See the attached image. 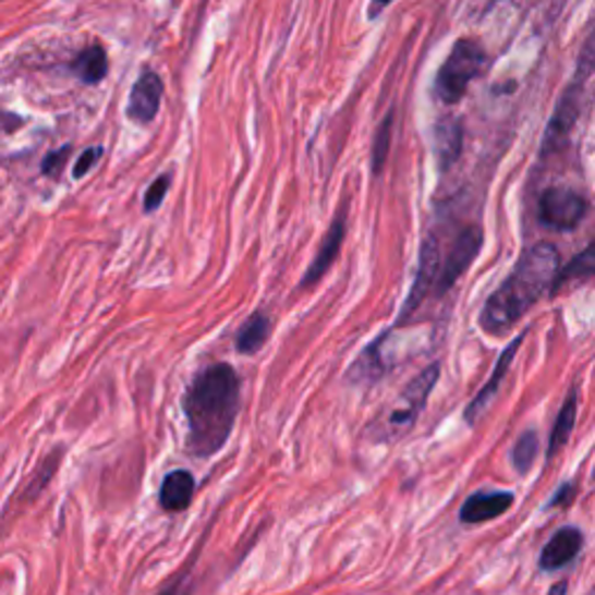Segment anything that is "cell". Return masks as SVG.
Returning a JSON list of instances; mask_svg holds the SVG:
<instances>
[{"instance_id":"6da1fadb","label":"cell","mask_w":595,"mask_h":595,"mask_svg":"<svg viewBox=\"0 0 595 595\" xmlns=\"http://www.w3.org/2000/svg\"><path fill=\"white\" fill-rule=\"evenodd\" d=\"M186 447L198 459L219 453L233 433L240 410V377L229 363L207 365L189 384L182 400Z\"/></svg>"},{"instance_id":"7a4b0ae2","label":"cell","mask_w":595,"mask_h":595,"mask_svg":"<svg viewBox=\"0 0 595 595\" xmlns=\"http://www.w3.org/2000/svg\"><path fill=\"white\" fill-rule=\"evenodd\" d=\"M558 272H561V254L556 244L537 242L521 252L510 275L486 298L479 326L488 336H502L547 293L554 295Z\"/></svg>"},{"instance_id":"3957f363","label":"cell","mask_w":595,"mask_h":595,"mask_svg":"<svg viewBox=\"0 0 595 595\" xmlns=\"http://www.w3.org/2000/svg\"><path fill=\"white\" fill-rule=\"evenodd\" d=\"M440 379V365L433 363L418 373L402 393L371 424V437L375 442H396L398 437L412 430L418 414L426 408L430 391Z\"/></svg>"},{"instance_id":"277c9868","label":"cell","mask_w":595,"mask_h":595,"mask_svg":"<svg viewBox=\"0 0 595 595\" xmlns=\"http://www.w3.org/2000/svg\"><path fill=\"white\" fill-rule=\"evenodd\" d=\"M595 73V33L593 38L586 42L580 65H576V75L574 80L566 86V92L561 94L556 102V110L549 119V126L545 133V139H542V149L539 156L542 159H549V156L558 149H563L570 139V133L576 124V117L582 112V102H584V89L591 75Z\"/></svg>"},{"instance_id":"5b68a950","label":"cell","mask_w":595,"mask_h":595,"mask_svg":"<svg viewBox=\"0 0 595 595\" xmlns=\"http://www.w3.org/2000/svg\"><path fill=\"white\" fill-rule=\"evenodd\" d=\"M486 63L484 49L477 40L461 38L453 42L449 57L440 65L433 84V96L442 105H457L475 82Z\"/></svg>"},{"instance_id":"8992f818","label":"cell","mask_w":595,"mask_h":595,"mask_svg":"<svg viewBox=\"0 0 595 595\" xmlns=\"http://www.w3.org/2000/svg\"><path fill=\"white\" fill-rule=\"evenodd\" d=\"M588 203L582 194L568 186H549L539 194L537 219L549 231H574L586 217Z\"/></svg>"},{"instance_id":"52a82bcc","label":"cell","mask_w":595,"mask_h":595,"mask_svg":"<svg viewBox=\"0 0 595 595\" xmlns=\"http://www.w3.org/2000/svg\"><path fill=\"white\" fill-rule=\"evenodd\" d=\"M440 242L433 233H428L422 242V252H418V268L414 275V282L410 289V295L405 305H402L398 319H396V328L405 326L410 321V317H414V312L424 305V301L428 295H435V284H437V275H440Z\"/></svg>"},{"instance_id":"ba28073f","label":"cell","mask_w":595,"mask_h":595,"mask_svg":"<svg viewBox=\"0 0 595 595\" xmlns=\"http://www.w3.org/2000/svg\"><path fill=\"white\" fill-rule=\"evenodd\" d=\"M484 244V231L477 223H470L457 235V240L451 242L449 254L442 260L440 275H437V284H435V295H445L453 289V284L467 272V268L475 264V258L482 252Z\"/></svg>"},{"instance_id":"9c48e42d","label":"cell","mask_w":595,"mask_h":595,"mask_svg":"<svg viewBox=\"0 0 595 595\" xmlns=\"http://www.w3.org/2000/svg\"><path fill=\"white\" fill-rule=\"evenodd\" d=\"M161 100H163L161 75H156L154 70H145V73L139 75L137 82L133 84L126 114H129V119L135 121V124L147 126V124H151L154 117L159 114Z\"/></svg>"},{"instance_id":"30bf717a","label":"cell","mask_w":595,"mask_h":595,"mask_svg":"<svg viewBox=\"0 0 595 595\" xmlns=\"http://www.w3.org/2000/svg\"><path fill=\"white\" fill-rule=\"evenodd\" d=\"M344 235H347V207L340 209L338 217L332 219L330 229L326 231V238L321 242V247H319L317 256H314L309 268L305 270V275L301 279V284H298V289H312L330 270V266L336 264V258L340 256Z\"/></svg>"},{"instance_id":"8fae6325","label":"cell","mask_w":595,"mask_h":595,"mask_svg":"<svg viewBox=\"0 0 595 595\" xmlns=\"http://www.w3.org/2000/svg\"><path fill=\"white\" fill-rule=\"evenodd\" d=\"M523 340H526V332H521V336H517L510 344L505 347V352L500 354V359H498V363H496V367H494L491 377H488V381L479 389V393H477L475 398H472V402H470L467 410H465V422H467L470 426H475V424H477V418L488 410V405H491L494 398L498 396L500 384H502V379L507 377V373H510L512 361H514V356H517V352H519V347L523 344Z\"/></svg>"},{"instance_id":"7c38bea8","label":"cell","mask_w":595,"mask_h":595,"mask_svg":"<svg viewBox=\"0 0 595 595\" xmlns=\"http://www.w3.org/2000/svg\"><path fill=\"white\" fill-rule=\"evenodd\" d=\"M463 151V124L457 117L437 119L433 126V154L437 170L447 172L461 159Z\"/></svg>"},{"instance_id":"4fadbf2b","label":"cell","mask_w":595,"mask_h":595,"mask_svg":"<svg viewBox=\"0 0 595 595\" xmlns=\"http://www.w3.org/2000/svg\"><path fill=\"white\" fill-rule=\"evenodd\" d=\"M584 547V535L580 529L574 526H566L558 533H554V537L547 542L545 549L539 554V568L554 572L558 568H566L572 558H576V554L582 551Z\"/></svg>"},{"instance_id":"5bb4252c","label":"cell","mask_w":595,"mask_h":595,"mask_svg":"<svg viewBox=\"0 0 595 595\" xmlns=\"http://www.w3.org/2000/svg\"><path fill=\"white\" fill-rule=\"evenodd\" d=\"M512 502H514V494L510 491H479L463 502L459 519L463 523L494 521L510 510Z\"/></svg>"},{"instance_id":"9a60e30c","label":"cell","mask_w":595,"mask_h":595,"mask_svg":"<svg viewBox=\"0 0 595 595\" xmlns=\"http://www.w3.org/2000/svg\"><path fill=\"white\" fill-rule=\"evenodd\" d=\"M194 494H196L194 475H191V472H186V470H174L163 479L159 500H161L163 510L180 512V510H186V507L191 505Z\"/></svg>"},{"instance_id":"2e32d148","label":"cell","mask_w":595,"mask_h":595,"mask_svg":"<svg viewBox=\"0 0 595 595\" xmlns=\"http://www.w3.org/2000/svg\"><path fill=\"white\" fill-rule=\"evenodd\" d=\"M73 75L84 84H98L105 75H108V51L100 45L86 47L82 54L70 63Z\"/></svg>"},{"instance_id":"e0dca14e","label":"cell","mask_w":595,"mask_h":595,"mask_svg":"<svg viewBox=\"0 0 595 595\" xmlns=\"http://www.w3.org/2000/svg\"><path fill=\"white\" fill-rule=\"evenodd\" d=\"M576 405H580V396H576V389L570 391V396L566 398L561 412L556 416V424L549 437V449H547V459H554L558 451L566 447V442L570 440L574 422H576Z\"/></svg>"},{"instance_id":"ac0fdd59","label":"cell","mask_w":595,"mask_h":595,"mask_svg":"<svg viewBox=\"0 0 595 595\" xmlns=\"http://www.w3.org/2000/svg\"><path fill=\"white\" fill-rule=\"evenodd\" d=\"M268 336H270V319L264 312H256L238 330L235 349L240 354H256L258 349L268 342Z\"/></svg>"},{"instance_id":"d6986e66","label":"cell","mask_w":595,"mask_h":595,"mask_svg":"<svg viewBox=\"0 0 595 595\" xmlns=\"http://www.w3.org/2000/svg\"><path fill=\"white\" fill-rule=\"evenodd\" d=\"M588 277H595V240L588 242L586 247L574 258H570L568 264L561 268V272H558L554 295L561 289H566L568 284L580 282V279H588Z\"/></svg>"},{"instance_id":"ffe728a7","label":"cell","mask_w":595,"mask_h":595,"mask_svg":"<svg viewBox=\"0 0 595 595\" xmlns=\"http://www.w3.org/2000/svg\"><path fill=\"white\" fill-rule=\"evenodd\" d=\"M393 117L396 112L389 110L387 117L381 119V124L375 133V143H373V172L379 174L384 163L389 159V149H391V133H393Z\"/></svg>"},{"instance_id":"44dd1931","label":"cell","mask_w":595,"mask_h":595,"mask_svg":"<svg viewBox=\"0 0 595 595\" xmlns=\"http://www.w3.org/2000/svg\"><path fill=\"white\" fill-rule=\"evenodd\" d=\"M537 447H539V442H537V433L535 430H529V433H523L519 437V442H517V447L512 451V461H514V467L519 472H529L531 470V465L537 459Z\"/></svg>"},{"instance_id":"7402d4cb","label":"cell","mask_w":595,"mask_h":595,"mask_svg":"<svg viewBox=\"0 0 595 595\" xmlns=\"http://www.w3.org/2000/svg\"><path fill=\"white\" fill-rule=\"evenodd\" d=\"M168 189H170V178L168 174H161V178H156L151 182V186L147 189V194H145V212H154V209H159L166 201V194H168Z\"/></svg>"},{"instance_id":"603a6c76","label":"cell","mask_w":595,"mask_h":595,"mask_svg":"<svg viewBox=\"0 0 595 595\" xmlns=\"http://www.w3.org/2000/svg\"><path fill=\"white\" fill-rule=\"evenodd\" d=\"M102 159V147L96 145V147H89V149H84L80 154V159L75 161V168H73V178L75 180H82L86 178V174H89L94 170V166Z\"/></svg>"},{"instance_id":"cb8c5ba5","label":"cell","mask_w":595,"mask_h":595,"mask_svg":"<svg viewBox=\"0 0 595 595\" xmlns=\"http://www.w3.org/2000/svg\"><path fill=\"white\" fill-rule=\"evenodd\" d=\"M70 156V145L57 149V151H51L45 156V161H42V172L47 174V178H59L61 174V168L65 163V159Z\"/></svg>"},{"instance_id":"d4e9b609","label":"cell","mask_w":595,"mask_h":595,"mask_svg":"<svg viewBox=\"0 0 595 595\" xmlns=\"http://www.w3.org/2000/svg\"><path fill=\"white\" fill-rule=\"evenodd\" d=\"M572 496H574V486H572V484H566V486L561 488V491H558V494L551 498L549 507H554V505H568V502L572 500Z\"/></svg>"},{"instance_id":"484cf974","label":"cell","mask_w":595,"mask_h":595,"mask_svg":"<svg viewBox=\"0 0 595 595\" xmlns=\"http://www.w3.org/2000/svg\"><path fill=\"white\" fill-rule=\"evenodd\" d=\"M391 3H393V0H371V12H367V16H371V20H377V16L384 10H387Z\"/></svg>"},{"instance_id":"4316f807","label":"cell","mask_w":595,"mask_h":595,"mask_svg":"<svg viewBox=\"0 0 595 595\" xmlns=\"http://www.w3.org/2000/svg\"><path fill=\"white\" fill-rule=\"evenodd\" d=\"M566 591H568V582H558L549 588L547 595H566Z\"/></svg>"},{"instance_id":"83f0119b","label":"cell","mask_w":595,"mask_h":595,"mask_svg":"<svg viewBox=\"0 0 595 595\" xmlns=\"http://www.w3.org/2000/svg\"><path fill=\"white\" fill-rule=\"evenodd\" d=\"M161 595H182V586H180V582H178V584H174L172 588H168V591H163Z\"/></svg>"}]
</instances>
